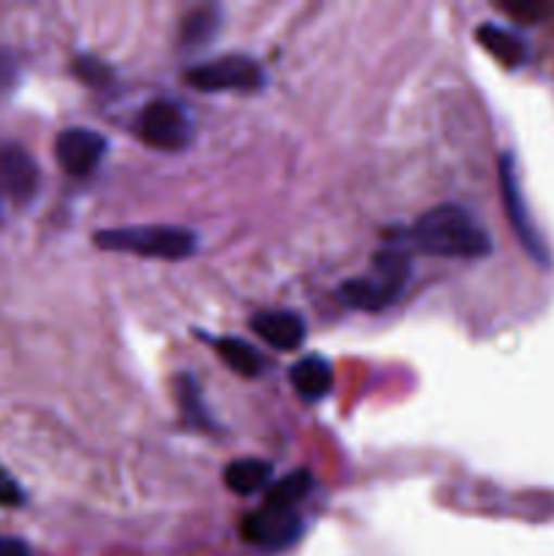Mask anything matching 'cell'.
Returning a JSON list of instances; mask_svg holds the SVG:
<instances>
[{"label":"cell","mask_w":554,"mask_h":556,"mask_svg":"<svg viewBox=\"0 0 554 556\" xmlns=\"http://www.w3.org/2000/svg\"><path fill=\"white\" fill-rule=\"evenodd\" d=\"M22 503H25L22 486L9 476V472L0 470V508H16V505Z\"/></svg>","instance_id":"19"},{"label":"cell","mask_w":554,"mask_h":556,"mask_svg":"<svg viewBox=\"0 0 554 556\" xmlns=\"http://www.w3.org/2000/svg\"><path fill=\"white\" fill-rule=\"evenodd\" d=\"M313 489V472L310 470H291L288 476H282L280 481L272 483L269 492H266L264 505L277 510H293Z\"/></svg>","instance_id":"15"},{"label":"cell","mask_w":554,"mask_h":556,"mask_svg":"<svg viewBox=\"0 0 554 556\" xmlns=\"http://www.w3.org/2000/svg\"><path fill=\"white\" fill-rule=\"evenodd\" d=\"M212 348L221 356V362L237 375H242V378H259L264 372L261 353L244 340H239V337H221V340L212 342Z\"/></svg>","instance_id":"13"},{"label":"cell","mask_w":554,"mask_h":556,"mask_svg":"<svg viewBox=\"0 0 554 556\" xmlns=\"http://www.w3.org/2000/svg\"><path fill=\"white\" fill-rule=\"evenodd\" d=\"M411 242L438 258H483L492 253L487 228L459 204H438L411 228Z\"/></svg>","instance_id":"1"},{"label":"cell","mask_w":554,"mask_h":556,"mask_svg":"<svg viewBox=\"0 0 554 556\" xmlns=\"http://www.w3.org/2000/svg\"><path fill=\"white\" fill-rule=\"evenodd\" d=\"M478 43L492 54L498 63H503L505 68H519L527 60V43L516 36L508 27H500L494 22H487L476 30Z\"/></svg>","instance_id":"11"},{"label":"cell","mask_w":554,"mask_h":556,"mask_svg":"<svg viewBox=\"0 0 554 556\" xmlns=\"http://www.w3.org/2000/svg\"><path fill=\"white\" fill-rule=\"evenodd\" d=\"M250 329L277 351H297L304 342V320L291 309H266L250 320Z\"/></svg>","instance_id":"9"},{"label":"cell","mask_w":554,"mask_h":556,"mask_svg":"<svg viewBox=\"0 0 554 556\" xmlns=\"http://www.w3.org/2000/svg\"><path fill=\"white\" fill-rule=\"evenodd\" d=\"M340 299L353 309H364V313H378V309H386L391 302H394V293L389 288H383L380 282H375L373 277H353V280L342 282Z\"/></svg>","instance_id":"12"},{"label":"cell","mask_w":554,"mask_h":556,"mask_svg":"<svg viewBox=\"0 0 554 556\" xmlns=\"http://www.w3.org/2000/svg\"><path fill=\"white\" fill-rule=\"evenodd\" d=\"M96 248L114 253H134L144 258L179 261L196 250V233L182 226H123L96 231Z\"/></svg>","instance_id":"2"},{"label":"cell","mask_w":554,"mask_h":556,"mask_svg":"<svg viewBox=\"0 0 554 556\" xmlns=\"http://www.w3.org/2000/svg\"><path fill=\"white\" fill-rule=\"evenodd\" d=\"M500 9L521 22H538L541 16L549 14V5L543 3H500Z\"/></svg>","instance_id":"20"},{"label":"cell","mask_w":554,"mask_h":556,"mask_svg":"<svg viewBox=\"0 0 554 556\" xmlns=\"http://www.w3.org/2000/svg\"><path fill=\"white\" fill-rule=\"evenodd\" d=\"M239 535L244 543L261 548V552H282L297 538L302 535V521L293 510H277L269 505H261L259 510H250L239 521Z\"/></svg>","instance_id":"5"},{"label":"cell","mask_w":554,"mask_h":556,"mask_svg":"<svg viewBox=\"0 0 554 556\" xmlns=\"http://www.w3.org/2000/svg\"><path fill=\"white\" fill-rule=\"evenodd\" d=\"M199 92H255L264 87V68L248 54H223L185 74Z\"/></svg>","instance_id":"3"},{"label":"cell","mask_w":554,"mask_h":556,"mask_svg":"<svg viewBox=\"0 0 554 556\" xmlns=\"http://www.w3.org/2000/svg\"><path fill=\"white\" fill-rule=\"evenodd\" d=\"M500 190H503V204H505V212H508L511 228L516 231L519 242L525 244V250L538 261V264H546L549 253L546 248H543L538 231L532 228L530 215H527V206H525V199H521L519 182H516L514 161H511V155L500 157Z\"/></svg>","instance_id":"7"},{"label":"cell","mask_w":554,"mask_h":556,"mask_svg":"<svg viewBox=\"0 0 554 556\" xmlns=\"http://www.w3.org/2000/svg\"><path fill=\"white\" fill-rule=\"evenodd\" d=\"M272 478V465L264 459H237L223 472V483L237 494H253L266 486Z\"/></svg>","instance_id":"14"},{"label":"cell","mask_w":554,"mask_h":556,"mask_svg":"<svg viewBox=\"0 0 554 556\" xmlns=\"http://www.w3.org/2000/svg\"><path fill=\"white\" fill-rule=\"evenodd\" d=\"M74 68H76V74H79L85 81H90V85H103V81L109 79L106 65L98 63V60H92V58H87V54L85 58H76Z\"/></svg>","instance_id":"18"},{"label":"cell","mask_w":554,"mask_h":556,"mask_svg":"<svg viewBox=\"0 0 554 556\" xmlns=\"http://www.w3.org/2000/svg\"><path fill=\"white\" fill-rule=\"evenodd\" d=\"M38 163L20 144L0 147V193L14 204H27L38 193Z\"/></svg>","instance_id":"8"},{"label":"cell","mask_w":554,"mask_h":556,"mask_svg":"<svg viewBox=\"0 0 554 556\" xmlns=\"http://www.w3.org/2000/svg\"><path fill=\"white\" fill-rule=\"evenodd\" d=\"M291 386L304 402H318L335 386V369L324 356H304L291 367Z\"/></svg>","instance_id":"10"},{"label":"cell","mask_w":554,"mask_h":556,"mask_svg":"<svg viewBox=\"0 0 554 556\" xmlns=\"http://www.w3.org/2000/svg\"><path fill=\"white\" fill-rule=\"evenodd\" d=\"M136 134L152 150L177 152L190 144L193 130H190L188 114L182 112L177 101L155 98L141 109L139 119H136Z\"/></svg>","instance_id":"4"},{"label":"cell","mask_w":554,"mask_h":556,"mask_svg":"<svg viewBox=\"0 0 554 556\" xmlns=\"http://www.w3.org/2000/svg\"><path fill=\"white\" fill-rule=\"evenodd\" d=\"M177 396L179 402H182V413L190 418V421L206 424V413H204V405H201L199 386H196V380L190 378V375H182V378L177 380Z\"/></svg>","instance_id":"17"},{"label":"cell","mask_w":554,"mask_h":556,"mask_svg":"<svg viewBox=\"0 0 554 556\" xmlns=\"http://www.w3.org/2000/svg\"><path fill=\"white\" fill-rule=\"evenodd\" d=\"M0 556H33L25 541L20 538H5L0 535Z\"/></svg>","instance_id":"21"},{"label":"cell","mask_w":554,"mask_h":556,"mask_svg":"<svg viewBox=\"0 0 554 556\" xmlns=\"http://www.w3.org/2000/svg\"><path fill=\"white\" fill-rule=\"evenodd\" d=\"M106 152V139L92 128H65L54 141V157L71 177H90Z\"/></svg>","instance_id":"6"},{"label":"cell","mask_w":554,"mask_h":556,"mask_svg":"<svg viewBox=\"0 0 554 556\" xmlns=\"http://www.w3.org/2000/svg\"><path fill=\"white\" fill-rule=\"evenodd\" d=\"M11 76H14V65H11V60L0 52V87L9 85Z\"/></svg>","instance_id":"22"},{"label":"cell","mask_w":554,"mask_h":556,"mask_svg":"<svg viewBox=\"0 0 554 556\" xmlns=\"http://www.w3.org/2000/svg\"><path fill=\"white\" fill-rule=\"evenodd\" d=\"M217 30V14L212 9L193 11L190 16H185L182 22V43L185 47H201V41L212 36Z\"/></svg>","instance_id":"16"}]
</instances>
